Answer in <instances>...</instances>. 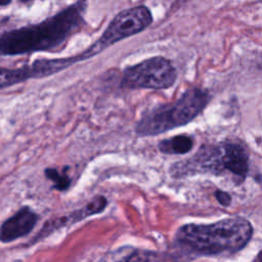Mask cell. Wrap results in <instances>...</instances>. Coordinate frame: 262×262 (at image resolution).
Returning a JSON list of instances; mask_svg holds the SVG:
<instances>
[{
    "label": "cell",
    "instance_id": "obj_1",
    "mask_svg": "<svg viewBox=\"0 0 262 262\" xmlns=\"http://www.w3.org/2000/svg\"><path fill=\"white\" fill-rule=\"evenodd\" d=\"M86 0H78L55 15L39 23L0 34V56L54 51L84 24Z\"/></svg>",
    "mask_w": 262,
    "mask_h": 262
},
{
    "label": "cell",
    "instance_id": "obj_2",
    "mask_svg": "<svg viewBox=\"0 0 262 262\" xmlns=\"http://www.w3.org/2000/svg\"><path fill=\"white\" fill-rule=\"evenodd\" d=\"M252 235V224L243 217H233L212 224H184L176 231L175 243L191 253L212 256L241 251Z\"/></svg>",
    "mask_w": 262,
    "mask_h": 262
},
{
    "label": "cell",
    "instance_id": "obj_3",
    "mask_svg": "<svg viewBox=\"0 0 262 262\" xmlns=\"http://www.w3.org/2000/svg\"><path fill=\"white\" fill-rule=\"evenodd\" d=\"M210 100L211 95L207 90L188 89L177 100L144 113L136 123L135 133L140 137L156 136L184 126L195 119Z\"/></svg>",
    "mask_w": 262,
    "mask_h": 262
},
{
    "label": "cell",
    "instance_id": "obj_4",
    "mask_svg": "<svg viewBox=\"0 0 262 262\" xmlns=\"http://www.w3.org/2000/svg\"><path fill=\"white\" fill-rule=\"evenodd\" d=\"M249 171V158L243 145L236 142H223L217 145H203L189 159L174 163L170 172L174 177L195 173L229 172L243 181Z\"/></svg>",
    "mask_w": 262,
    "mask_h": 262
},
{
    "label": "cell",
    "instance_id": "obj_5",
    "mask_svg": "<svg viewBox=\"0 0 262 262\" xmlns=\"http://www.w3.org/2000/svg\"><path fill=\"white\" fill-rule=\"evenodd\" d=\"M121 87L126 89H167L174 85L177 73L171 60L152 56L124 69Z\"/></svg>",
    "mask_w": 262,
    "mask_h": 262
},
{
    "label": "cell",
    "instance_id": "obj_6",
    "mask_svg": "<svg viewBox=\"0 0 262 262\" xmlns=\"http://www.w3.org/2000/svg\"><path fill=\"white\" fill-rule=\"evenodd\" d=\"M151 21V13L145 6L141 5L123 10L113 18L102 35L89 48H92L91 51L96 55L108 46L142 32Z\"/></svg>",
    "mask_w": 262,
    "mask_h": 262
},
{
    "label": "cell",
    "instance_id": "obj_7",
    "mask_svg": "<svg viewBox=\"0 0 262 262\" xmlns=\"http://www.w3.org/2000/svg\"><path fill=\"white\" fill-rule=\"evenodd\" d=\"M108 205V201L104 195H96L91 201H89L83 207L70 212L69 214L61 215L58 217H54L52 219L47 220L37 234L34 236L30 245H34L35 243L46 238L52 232L68 226H72L78 222H81L93 215H97L102 213Z\"/></svg>",
    "mask_w": 262,
    "mask_h": 262
},
{
    "label": "cell",
    "instance_id": "obj_8",
    "mask_svg": "<svg viewBox=\"0 0 262 262\" xmlns=\"http://www.w3.org/2000/svg\"><path fill=\"white\" fill-rule=\"evenodd\" d=\"M39 215L29 206L20 207L13 215L5 219L0 225V243L8 244L31 233Z\"/></svg>",
    "mask_w": 262,
    "mask_h": 262
},
{
    "label": "cell",
    "instance_id": "obj_9",
    "mask_svg": "<svg viewBox=\"0 0 262 262\" xmlns=\"http://www.w3.org/2000/svg\"><path fill=\"white\" fill-rule=\"evenodd\" d=\"M192 146L193 139L187 135H176L158 143L159 150L165 155H184L191 150Z\"/></svg>",
    "mask_w": 262,
    "mask_h": 262
},
{
    "label": "cell",
    "instance_id": "obj_10",
    "mask_svg": "<svg viewBox=\"0 0 262 262\" xmlns=\"http://www.w3.org/2000/svg\"><path fill=\"white\" fill-rule=\"evenodd\" d=\"M30 79H34L31 64L17 69L0 67V89L14 86Z\"/></svg>",
    "mask_w": 262,
    "mask_h": 262
},
{
    "label": "cell",
    "instance_id": "obj_11",
    "mask_svg": "<svg viewBox=\"0 0 262 262\" xmlns=\"http://www.w3.org/2000/svg\"><path fill=\"white\" fill-rule=\"evenodd\" d=\"M44 176L52 182V187L59 191L68 190L71 186V177L66 171H60L57 168H46L44 170Z\"/></svg>",
    "mask_w": 262,
    "mask_h": 262
},
{
    "label": "cell",
    "instance_id": "obj_12",
    "mask_svg": "<svg viewBox=\"0 0 262 262\" xmlns=\"http://www.w3.org/2000/svg\"><path fill=\"white\" fill-rule=\"evenodd\" d=\"M215 196L218 203L224 207H227L231 203V196L229 193L223 191V190H216L215 191Z\"/></svg>",
    "mask_w": 262,
    "mask_h": 262
},
{
    "label": "cell",
    "instance_id": "obj_13",
    "mask_svg": "<svg viewBox=\"0 0 262 262\" xmlns=\"http://www.w3.org/2000/svg\"><path fill=\"white\" fill-rule=\"evenodd\" d=\"M255 260H256V261H262V251H260V252L258 253V255H257V257L255 258Z\"/></svg>",
    "mask_w": 262,
    "mask_h": 262
},
{
    "label": "cell",
    "instance_id": "obj_14",
    "mask_svg": "<svg viewBox=\"0 0 262 262\" xmlns=\"http://www.w3.org/2000/svg\"><path fill=\"white\" fill-rule=\"evenodd\" d=\"M11 0H0V6L1 5H7Z\"/></svg>",
    "mask_w": 262,
    "mask_h": 262
},
{
    "label": "cell",
    "instance_id": "obj_15",
    "mask_svg": "<svg viewBox=\"0 0 262 262\" xmlns=\"http://www.w3.org/2000/svg\"><path fill=\"white\" fill-rule=\"evenodd\" d=\"M21 2H28V1H32V0H20Z\"/></svg>",
    "mask_w": 262,
    "mask_h": 262
}]
</instances>
